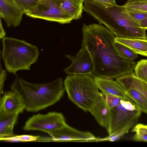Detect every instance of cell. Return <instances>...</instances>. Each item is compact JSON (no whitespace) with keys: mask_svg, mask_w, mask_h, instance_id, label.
<instances>
[{"mask_svg":"<svg viewBox=\"0 0 147 147\" xmlns=\"http://www.w3.org/2000/svg\"><path fill=\"white\" fill-rule=\"evenodd\" d=\"M125 89L133 88L141 92L147 99V83L138 78L134 72L128 74L116 79Z\"/></svg>","mask_w":147,"mask_h":147,"instance_id":"9a60e30c","label":"cell"},{"mask_svg":"<svg viewBox=\"0 0 147 147\" xmlns=\"http://www.w3.org/2000/svg\"><path fill=\"white\" fill-rule=\"evenodd\" d=\"M40 138L39 136L23 135H15L8 137L0 138L1 141L13 142H29L38 140Z\"/></svg>","mask_w":147,"mask_h":147,"instance_id":"d4e9b609","label":"cell"},{"mask_svg":"<svg viewBox=\"0 0 147 147\" xmlns=\"http://www.w3.org/2000/svg\"><path fill=\"white\" fill-rule=\"evenodd\" d=\"M65 57L71 63L63 70L68 75H92L94 70L93 61L90 52L85 46L75 56L65 55Z\"/></svg>","mask_w":147,"mask_h":147,"instance_id":"9c48e42d","label":"cell"},{"mask_svg":"<svg viewBox=\"0 0 147 147\" xmlns=\"http://www.w3.org/2000/svg\"><path fill=\"white\" fill-rule=\"evenodd\" d=\"M0 18V38L2 39L5 37L6 33L3 26L1 20V17Z\"/></svg>","mask_w":147,"mask_h":147,"instance_id":"4dcf8cb0","label":"cell"},{"mask_svg":"<svg viewBox=\"0 0 147 147\" xmlns=\"http://www.w3.org/2000/svg\"><path fill=\"white\" fill-rule=\"evenodd\" d=\"M135 120L131 122L119 129L113 134L109 135L106 137L103 138H98V142L109 141L114 142L119 140L125 134L129 131L130 129L137 122Z\"/></svg>","mask_w":147,"mask_h":147,"instance_id":"ffe728a7","label":"cell"},{"mask_svg":"<svg viewBox=\"0 0 147 147\" xmlns=\"http://www.w3.org/2000/svg\"><path fill=\"white\" fill-rule=\"evenodd\" d=\"M127 9L129 15L135 20L139 23L141 21L147 18V12Z\"/></svg>","mask_w":147,"mask_h":147,"instance_id":"83f0119b","label":"cell"},{"mask_svg":"<svg viewBox=\"0 0 147 147\" xmlns=\"http://www.w3.org/2000/svg\"><path fill=\"white\" fill-rule=\"evenodd\" d=\"M115 41L126 46L138 54L147 57V39L115 37Z\"/></svg>","mask_w":147,"mask_h":147,"instance_id":"e0dca14e","label":"cell"},{"mask_svg":"<svg viewBox=\"0 0 147 147\" xmlns=\"http://www.w3.org/2000/svg\"><path fill=\"white\" fill-rule=\"evenodd\" d=\"M131 131L135 132L132 138L133 141L147 142V125L138 123L133 127Z\"/></svg>","mask_w":147,"mask_h":147,"instance_id":"44dd1931","label":"cell"},{"mask_svg":"<svg viewBox=\"0 0 147 147\" xmlns=\"http://www.w3.org/2000/svg\"><path fill=\"white\" fill-rule=\"evenodd\" d=\"M139 23L142 28L147 29V18L141 21Z\"/></svg>","mask_w":147,"mask_h":147,"instance_id":"1f68e13d","label":"cell"},{"mask_svg":"<svg viewBox=\"0 0 147 147\" xmlns=\"http://www.w3.org/2000/svg\"><path fill=\"white\" fill-rule=\"evenodd\" d=\"M114 45L118 51L125 58L134 60L138 57V54L126 46L115 41Z\"/></svg>","mask_w":147,"mask_h":147,"instance_id":"cb8c5ba5","label":"cell"},{"mask_svg":"<svg viewBox=\"0 0 147 147\" xmlns=\"http://www.w3.org/2000/svg\"><path fill=\"white\" fill-rule=\"evenodd\" d=\"M61 7L72 18H80L83 10V3L78 0H58Z\"/></svg>","mask_w":147,"mask_h":147,"instance_id":"ac0fdd59","label":"cell"},{"mask_svg":"<svg viewBox=\"0 0 147 147\" xmlns=\"http://www.w3.org/2000/svg\"><path fill=\"white\" fill-rule=\"evenodd\" d=\"M93 77L98 89L104 94H108L113 95L121 99L128 98L127 91L116 80L96 76Z\"/></svg>","mask_w":147,"mask_h":147,"instance_id":"5bb4252c","label":"cell"},{"mask_svg":"<svg viewBox=\"0 0 147 147\" xmlns=\"http://www.w3.org/2000/svg\"><path fill=\"white\" fill-rule=\"evenodd\" d=\"M19 114L0 113V138L12 136Z\"/></svg>","mask_w":147,"mask_h":147,"instance_id":"2e32d148","label":"cell"},{"mask_svg":"<svg viewBox=\"0 0 147 147\" xmlns=\"http://www.w3.org/2000/svg\"><path fill=\"white\" fill-rule=\"evenodd\" d=\"M98 3L107 6L113 4L109 0H90Z\"/></svg>","mask_w":147,"mask_h":147,"instance_id":"f546056e","label":"cell"},{"mask_svg":"<svg viewBox=\"0 0 147 147\" xmlns=\"http://www.w3.org/2000/svg\"><path fill=\"white\" fill-rule=\"evenodd\" d=\"M134 71L137 77L147 83V59H142L138 61Z\"/></svg>","mask_w":147,"mask_h":147,"instance_id":"7402d4cb","label":"cell"},{"mask_svg":"<svg viewBox=\"0 0 147 147\" xmlns=\"http://www.w3.org/2000/svg\"><path fill=\"white\" fill-rule=\"evenodd\" d=\"M66 124L61 113L52 112L32 116L26 122L23 129L25 131L37 130L49 134Z\"/></svg>","mask_w":147,"mask_h":147,"instance_id":"ba28073f","label":"cell"},{"mask_svg":"<svg viewBox=\"0 0 147 147\" xmlns=\"http://www.w3.org/2000/svg\"><path fill=\"white\" fill-rule=\"evenodd\" d=\"M24 14L15 0H0V17L7 27L19 25Z\"/></svg>","mask_w":147,"mask_h":147,"instance_id":"8fae6325","label":"cell"},{"mask_svg":"<svg viewBox=\"0 0 147 147\" xmlns=\"http://www.w3.org/2000/svg\"><path fill=\"white\" fill-rule=\"evenodd\" d=\"M142 112L136 103L128 97L121 99L118 105L110 109V123L107 131L109 135L131 122L138 121Z\"/></svg>","mask_w":147,"mask_h":147,"instance_id":"8992f818","label":"cell"},{"mask_svg":"<svg viewBox=\"0 0 147 147\" xmlns=\"http://www.w3.org/2000/svg\"><path fill=\"white\" fill-rule=\"evenodd\" d=\"M11 90L22 98L27 111L36 112L58 102L65 91L61 78L44 84L31 83L17 77L11 86Z\"/></svg>","mask_w":147,"mask_h":147,"instance_id":"3957f363","label":"cell"},{"mask_svg":"<svg viewBox=\"0 0 147 147\" xmlns=\"http://www.w3.org/2000/svg\"><path fill=\"white\" fill-rule=\"evenodd\" d=\"M127 96L133 100L142 112L147 113V99L140 91L133 88L125 89Z\"/></svg>","mask_w":147,"mask_h":147,"instance_id":"d6986e66","label":"cell"},{"mask_svg":"<svg viewBox=\"0 0 147 147\" xmlns=\"http://www.w3.org/2000/svg\"><path fill=\"white\" fill-rule=\"evenodd\" d=\"M51 137L49 140L58 142H98L96 138L88 131H81L67 124L49 134Z\"/></svg>","mask_w":147,"mask_h":147,"instance_id":"30bf717a","label":"cell"},{"mask_svg":"<svg viewBox=\"0 0 147 147\" xmlns=\"http://www.w3.org/2000/svg\"><path fill=\"white\" fill-rule=\"evenodd\" d=\"M69 99L85 112H89L99 92L92 75H68L64 81Z\"/></svg>","mask_w":147,"mask_h":147,"instance_id":"5b68a950","label":"cell"},{"mask_svg":"<svg viewBox=\"0 0 147 147\" xmlns=\"http://www.w3.org/2000/svg\"><path fill=\"white\" fill-rule=\"evenodd\" d=\"M25 110L23 100L16 92L11 90L5 92L0 99V113L19 114Z\"/></svg>","mask_w":147,"mask_h":147,"instance_id":"4fadbf2b","label":"cell"},{"mask_svg":"<svg viewBox=\"0 0 147 147\" xmlns=\"http://www.w3.org/2000/svg\"><path fill=\"white\" fill-rule=\"evenodd\" d=\"M25 14L30 17L61 24L69 23L73 20L61 7L58 0H39Z\"/></svg>","mask_w":147,"mask_h":147,"instance_id":"52a82bcc","label":"cell"},{"mask_svg":"<svg viewBox=\"0 0 147 147\" xmlns=\"http://www.w3.org/2000/svg\"><path fill=\"white\" fill-rule=\"evenodd\" d=\"M101 126L109 130L110 119V109L105 101L104 95L99 92L89 111Z\"/></svg>","mask_w":147,"mask_h":147,"instance_id":"7c38bea8","label":"cell"},{"mask_svg":"<svg viewBox=\"0 0 147 147\" xmlns=\"http://www.w3.org/2000/svg\"><path fill=\"white\" fill-rule=\"evenodd\" d=\"M123 6L128 9L147 12V0H128Z\"/></svg>","mask_w":147,"mask_h":147,"instance_id":"603a6c76","label":"cell"},{"mask_svg":"<svg viewBox=\"0 0 147 147\" xmlns=\"http://www.w3.org/2000/svg\"><path fill=\"white\" fill-rule=\"evenodd\" d=\"M83 10L104 25L115 37L147 39L146 29L129 13L123 5H104L90 0H85Z\"/></svg>","mask_w":147,"mask_h":147,"instance_id":"7a4b0ae2","label":"cell"},{"mask_svg":"<svg viewBox=\"0 0 147 147\" xmlns=\"http://www.w3.org/2000/svg\"><path fill=\"white\" fill-rule=\"evenodd\" d=\"M78 0L80 1V2L84 3V2L85 0Z\"/></svg>","mask_w":147,"mask_h":147,"instance_id":"836d02e7","label":"cell"},{"mask_svg":"<svg viewBox=\"0 0 147 147\" xmlns=\"http://www.w3.org/2000/svg\"></svg>","mask_w":147,"mask_h":147,"instance_id":"e575fe53","label":"cell"},{"mask_svg":"<svg viewBox=\"0 0 147 147\" xmlns=\"http://www.w3.org/2000/svg\"><path fill=\"white\" fill-rule=\"evenodd\" d=\"M2 42V57L9 73L16 75L19 70H29L37 61L39 52L36 46L9 37H5Z\"/></svg>","mask_w":147,"mask_h":147,"instance_id":"277c9868","label":"cell"},{"mask_svg":"<svg viewBox=\"0 0 147 147\" xmlns=\"http://www.w3.org/2000/svg\"><path fill=\"white\" fill-rule=\"evenodd\" d=\"M39 0H15L24 13L25 14Z\"/></svg>","mask_w":147,"mask_h":147,"instance_id":"484cf974","label":"cell"},{"mask_svg":"<svg viewBox=\"0 0 147 147\" xmlns=\"http://www.w3.org/2000/svg\"><path fill=\"white\" fill-rule=\"evenodd\" d=\"M82 32V46L87 48L94 63L93 76L116 79L134 72L136 62L118 51L115 36L107 28L100 24H84Z\"/></svg>","mask_w":147,"mask_h":147,"instance_id":"6da1fadb","label":"cell"},{"mask_svg":"<svg viewBox=\"0 0 147 147\" xmlns=\"http://www.w3.org/2000/svg\"><path fill=\"white\" fill-rule=\"evenodd\" d=\"M104 95L106 103L110 109L118 105L121 99L117 96L111 94H107Z\"/></svg>","mask_w":147,"mask_h":147,"instance_id":"4316f807","label":"cell"},{"mask_svg":"<svg viewBox=\"0 0 147 147\" xmlns=\"http://www.w3.org/2000/svg\"><path fill=\"white\" fill-rule=\"evenodd\" d=\"M7 76L6 70L2 69L0 70V94L3 93V88L5 80Z\"/></svg>","mask_w":147,"mask_h":147,"instance_id":"f1b7e54d","label":"cell"},{"mask_svg":"<svg viewBox=\"0 0 147 147\" xmlns=\"http://www.w3.org/2000/svg\"><path fill=\"white\" fill-rule=\"evenodd\" d=\"M113 4H116L115 2V0H109Z\"/></svg>","mask_w":147,"mask_h":147,"instance_id":"d6a6232c","label":"cell"}]
</instances>
